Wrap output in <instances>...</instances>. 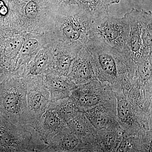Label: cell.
<instances>
[{
	"label": "cell",
	"mask_w": 152,
	"mask_h": 152,
	"mask_svg": "<svg viewBox=\"0 0 152 152\" xmlns=\"http://www.w3.org/2000/svg\"><path fill=\"white\" fill-rule=\"evenodd\" d=\"M129 23L126 15L117 18L108 13L91 18L90 35L114 48L123 51L129 36Z\"/></svg>",
	"instance_id": "obj_2"
},
{
	"label": "cell",
	"mask_w": 152,
	"mask_h": 152,
	"mask_svg": "<svg viewBox=\"0 0 152 152\" xmlns=\"http://www.w3.org/2000/svg\"><path fill=\"white\" fill-rule=\"evenodd\" d=\"M67 125L50 104L38 121L35 130L41 140L48 145L52 139Z\"/></svg>",
	"instance_id": "obj_8"
},
{
	"label": "cell",
	"mask_w": 152,
	"mask_h": 152,
	"mask_svg": "<svg viewBox=\"0 0 152 152\" xmlns=\"http://www.w3.org/2000/svg\"><path fill=\"white\" fill-rule=\"evenodd\" d=\"M79 51L73 52L65 51L61 52L57 55L55 64L54 68L56 71L55 74L62 77H66L72 63Z\"/></svg>",
	"instance_id": "obj_13"
},
{
	"label": "cell",
	"mask_w": 152,
	"mask_h": 152,
	"mask_svg": "<svg viewBox=\"0 0 152 152\" xmlns=\"http://www.w3.org/2000/svg\"><path fill=\"white\" fill-rule=\"evenodd\" d=\"M141 36L145 56L152 55V15L151 11L140 10Z\"/></svg>",
	"instance_id": "obj_11"
},
{
	"label": "cell",
	"mask_w": 152,
	"mask_h": 152,
	"mask_svg": "<svg viewBox=\"0 0 152 152\" xmlns=\"http://www.w3.org/2000/svg\"><path fill=\"white\" fill-rule=\"evenodd\" d=\"M66 77L77 86L98 79L97 70L94 59L86 47H82L79 50Z\"/></svg>",
	"instance_id": "obj_6"
},
{
	"label": "cell",
	"mask_w": 152,
	"mask_h": 152,
	"mask_svg": "<svg viewBox=\"0 0 152 152\" xmlns=\"http://www.w3.org/2000/svg\"><path fill=\"white\" fill-rule=\"evenodd\" d=\"M39 45L38 41L35 39H30L22 45L21 54L23 56L29 55L36 50Z\"/></svg>",
	"instance_id": "obj_16"
},
{
	"label": "cell",
	"mask_w": 152,
	"mask_h": 152,
	"mask_svg": "<svg viewBox=\"0 0 152 152\" xmlns=\"http://www.w3.org/2000/svg\"><path fill=\"white\" fill-rule=\"evenodd\" d=\"M1 47H0V58H1Z\"/></svg>",
	"instance_id": "obj_19"
},
{
	"label": "cell",
	"mask_w": 152,
	"mask_h": 152,
	"mask_svg": "<svg viewBox=\"0 0 152 152\" xmlns=\"http://www.w3.org/2000/svg\"><path fill=\"white\" fill-rule=\"evenodd\" d=\"M85 47L92 56L98 79L114 92L128 90L132 85L134 68L125 53L90 35Z\"/></svg>",
	"instance_id": "obj_1"
},
{
	"label": "cell",
	"mask_w": 152,
	"mask_h": 152,
	"mask_svg": "<svg viewBox=\"0 0 152 152\" xmlns=\"http://www.w3.org/2000/svg\"><path fill=\"white\" fill-rule=\"evenodd\" d=\"M22 46L21 41L18 38H12L8 40L6 44L8 53L14 57L20 52Z\"/></svg>",
	"instance_id": "obj_15"
},
{
	"label": "cell",
	"mask_w": 152,
	"mask_h": 152,
	"mask_svg": "<svg viewBox=\"0 0 152 152\" xmlns=\"http://www.w3.org/2000/svg\"><path fill=\"white\" fill-rule=\"evenodd\" d=\"M69 97L83 113L101 105L116 107L113 91L98 79L78 86L72 92Z\"/></svg>",
	"instance_id": "obj_3"
},
{
	"label": "cell",
	"mask_w": 152,
	"mask_h": 152,
	"mask_svg": "<svg viewBox=\"0 0 152 152\" xmlns=\"http://www.w3.org/2000/svg\"><path fill=\"white\" fill-rule=\"evenodd\" d=\"M23 81L26 88L28 111L35 129L38 121L51 103L50 95L43 80L38 79Z\"/></svg>",
	"instance_id": "obj_5"
},
{
	"label": "cell",
	"mask_w": 152,
	"mask_h": 152,
	"mask_svg": "<svg viewBox=\"0 0 152 152\" xmlns=\"http://www.w3.org/2000/svg\"><path fill=\"white\" fill-rule=\"evenodd\" d=\"M48 56L45 53L38 55L34 61V74L38 75L43 73L48 66Z\"/></svg>",
	"instance_id": "obj_14"
},
{
	"label": "cell",
	"mask_w": 152,
	"mask_h": 152,
	"mask_svg": "<svg viewBox=\"0 0 152 152\" xmlns=\"http://www.w3.org/2000/svg\"><path fill=\"white\" fill-rule=\"evenodd\" d=\"M38 7L37 4L33 1L28 3L25 8L26 15L28 18H35L38 15Z\"/></svg>",
	"instance_id": "obj_17"
},
{
	"label": "cell",
	"mask_w": 152,
	"mask_h": 152,
	"mask_svg": "<svg viewBox=\"0 0 152 152\" xmlns=\"http://www.w3.org/2000/svg\"><path fill=\"white\" fill-rule=\"evenodd\" d=\"M8 12V10L4 2L2 0H0V14L2 15H6Z\"/></svg>",
	"instance_id": "obj_18"
},
{
	"label": "cell",
	"mask_w": 152,
	"mask_h": 152,
	"mask_svg": "<svg viewBox=\"0 0 152 152\" xmlns=\"http://www.w3.org/2000/svg\"><path fill=\"white\" fill-rule=\"evenodd\" d=\"M84 151V144L82 138L73 132L67 125L52 139L47 150V152Z\"/></svg>",
	"instance_id": "obj_9"
},
{
	"label": "cell",
	"mask_w": 152,
	"mask_h": 152,
	"mask_svg": "<svg viewBox=\"0 0 152 152\" xmlns=\"http://www.w3.org/2000/svg\"><path fill=\"white\" fill-rule=\"evenodd\" d=\"M43 80L50 93L52 102L69 97L72 92L78 86L66 77L55 74L47 76Z\"/></svg>",
	"instance_id": "obj_10"
},
{
	"label": "cell",
	"mask_w": 152,
	"mask_h": 152,
	"mask_svg": "<svg viewBox=\"0 0 152 152\" xmlns=\"http://www.w3.org/2000/svg\"><path fill=\"white\" fill-rule=\"evenodd\" d=\"M50 105L59 116L66 123L80 112L69 97L52 102Z\"/></svg>",
	"instance_id": "obj_12"
},
{
	"label": "cell",
	"mask_w": 152,
	"mask_h": 152,
	"mask_svg": "<svg viewBox=\"0 0 152 152\" xmlns=\"http://www.w3.org/2000/svg\"><path fill=\"white\" fill-rule=\"evenodd\" d=\"M2 105L11 122L29 131L34 129L28 111L26 88L23 80L10 83L3 95Z\"/></svg>",
	"instance_id": "obj_4"
},
{
	"label": "cell",
	"mask_w": 152,
	"mask_h": 152,
	"mask_svg": "<svg viewBox=\"0 0 152 152\" xmlns=\"http://www.w3.org/2000/svg\"><path fill=\"white\" fill-rule=\"evenodd\" d=\"M125 15L129 19L130 31L127 45L123 51L127 55L134 67L136 69L137 65L142 58L147 56L144 55L141 36L140 10L133 8Z\"/></svg>",
	"instance_id": "obj_7"
}]
</instances>
